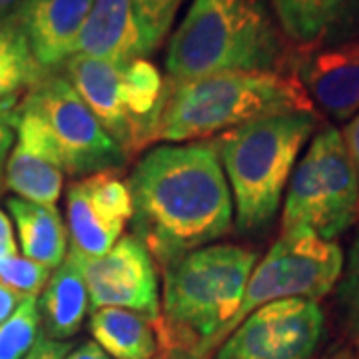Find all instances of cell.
I'll list each match as a JSON object with an SVG mask.
<instances>
[{
  "mask_svg": "<svg viewBox=\"0 0 359 359\" xmlns=\"http://www.w3.org/2000/svg\"><path fill=\"white\" fill-rule=\"evenodd\" d=\"M269 0H194L168 44L172 82L219 72H283L292 62Z\"/></svg>",
  "mask_w": 359,
  "mask_h": 359,
  "instance_id": "3957f363",
  "label": "cell"
},
{
  "mask_svg": "<svg viewBox=\"0 0 359 359\" xmlns=\"http://www.w3.org/2000/svg\"><path fill=\"white\" fill-rule=\"evenodd\" d=\"M257 254L244 245L200 248L164 268L156 320L160 359H210L226 341Z\"/></svg>",
  "mask_w": 359,
  "mask_h": 359,
  "instance_id": "7a4b0ae2",
  "label": "cell"
},
{
  "mask_svg": "<svg viewBox=\"0 0 359 359\" xmlns=\"http://www.w3.org/2000/svg\"><path fill=\"white\" fill-rule=\"evenodd\" d=\"M170 82L162 78L152 62L136 58L122 70V96L128 110L136 150L156 142V130L168 98Z\"/></svg>",
  "mask_w": 359,
  "mask_h": 359,
  "instance_id": "44dd1931",
  "label": "cell"
},
{
  "mask_svg": "<svg viewBox=\"0 0 359 359\" xmlns=\"http://www.w3.org/2000/svg\"><path fill=\"white\" fill-rule=\"evenodd\" d=\"M292 72L325 114L344 122L359 112V36L299 50Z\"/></svg>",
  "mask_w": 359,
  "mask_h": 359,
  "instance_id": "7c38bea8",
  "label": "cell"
},
{
  "mask_svg": "<svg viewBox=\"0 0 359 359\" xmlns=\"http://www.w3.org/2000/svg\"><path fill=\"white\" fill-rule=\"evenodd\" d=\"M344 269V252L335 242L308 231L282 233L264 259L252 269L244 299L228 325V335L271 302L302 297L318 302L334 290Z\"/></svg>",
  "mask_w": 359,
  "mask_h": 359,
  "instance_id": "ba28073f",
  "label": "cell"
},
{
  "mask_svg": "<svg viewBox=\"0 0 359 359\" xmlns=\"http://www.w3.org/2000/svg\"><path fill=\"white\" fill-rule=\"evenodd\" d=\"M72 346L68 341H56L46 335H40L36 346L30 349V353L22 359H65Z\"/></svg>",
  "mask_w": 359,
  "mask_h": 359,
  "instance_id": "83f0119b",
  "label": "cell"
},
{
  "mask_svg": "<svg viewBox=\"0 0 359 359\" xmlns=\"http://www.w3.org/2000/svg\"><path fill=\"white\" fill-rule=\"evenodd\" d=\"M80 262L88 285L90 308H122L148 318H160V290L154 257L140 238L122 236L110 252L84 257L70 250Z\"/></svg>",
  "mask_w": 359,
  "mask_h": 359,
  "instance_id": "30bf717a",
  "label": "cell"
},
{
  "mask_svg": "<svg viewBox=\"0 0 359 359\" xmlns=\"http://www.w3.org/2000/svg\"><path fill=\"white\" fill-rule=\"evenodd\" d=\"M316 128V112H290L224 132L216 140L238 230L259 231L273 222L297 156Z\"/></svg>",
  "mask_w": 359,
  "mask_h": 359,
  "instance_id": "5b68a950",
  "label": "cell"
},
{
  "mask_svg": "<svg viewBox=\"0 0 359 359\" xmlns=\"http://www.w3.org/2000/svg\"><path fill=\"white\" fill-rule=\"evenodd\" d=\"M323 323V311L313 299L271 302L248 316L214 359H313Z\"/></svg>",
  "mask_w": 359,
  "mask_h": 359,
  "instance_id": "9c48e42d",
  "label": "cell"
},
{
  "mask_svg": "<svg viewBox=\"0 0 359 359\" xmlns=\"http://www.w3.org/2000/svg\"><path fill=\"white\" fill-rule=\"evenodd\" d=\"M94 0H25L13 14L44 72L76 54V42Z\"/></svg>",
  "mask_w": 359,
  "mask_h": 359,
  "instance_id": "5bb4252c",
  "label": "cell"
},
{
  "mask_svg": "<svg viewBox=\"0 0 359 359\" xmlns=\"http://www.w3.org/2000/svg\"><path fill=\"white\" fill-rule=\"evenodd\" d=\"M22 2H25V0H0V22H2L4 18L13 16Z\"/></svg>",
  "mask_w": 359,
  "mask_h": 359,
  "instance_id": "d6a6232c",
  "label": "cell"
},
{
  "mask_svg": "<svg viewBox=\"0 0 359 359\" xmlns=\"http://www.w3.org/2000/svg\"><path fill=\"white\" fill-rule=\"evenodd\" d=\"M344 140H346L347 150H349V156L353 160V166L358 170V178H359V112L349 122L347 126L344 128Z\"/></svg>",
  "mask_w": 359,
  "mask_h": 359,
  "instance_id": "4dcf8cb0",
  "label": "cell"
},
{
  "mask_svg": "<svg viewBox=\"0 0 359 359\" xmlns=\"http://www.w3.org/2000/svg\"><path fill=\"white\" fill-rule=\"evenodd\" d=\"M6 208L14 219L25 256L44 268H58L68 256V230L56 205L8 198Z\"/></svg>",
  "mask_w": 359,
  "mask_h": 359,
  "instance_id": "ffe728a7",
  "label": "cell"
},
{
  "mask_svg": "<svg viewBox=\"0 0 359 359\" xmlns=\"http://www.w3.org/2000/svg\"><path fill=\"white\" fill-rule=\"evenodd\" d=\"M18 108L39 116L58 150L65 174L72 178L120 170L128 160L66 76L44 74L26 90Z\"/></svg>",
  "mask_w": 359,
  "mask_h": 359,
  "instance_id": "52a82bcc",
  "label": "cell"
},
{
  "mask_svg": "<svg viewBox=\"0 0 359 359\" xmlns=\"http://www.w3.org/2000/svg\"><path fill=\"white\" fill-rule=\"evenodd\" d=\"M156 320L130 309L100 308L92 311L90 334L112 359H160Z\"/></svg>",
  "mask_w": 359,
  "mask_h": 359,
  "instance_id": "d6986e66",
  "label": "cell"
},
{
  "mask_svg": "<svg viewBox=\"0 0 359 359\" xmlns=\"http://www.w3.org/2000/svg\"><path fill=\"white\" fill-rule=\"evenodd\" d=\"M283 36L299 50L337 39L355 20L359 0H269Z\"/></svg>",
  "mask_w": 359,
  "mask_h": 359,
  "instance_id": "e0dca14e",
  "label": "cell"
},
{
  "mask_svg": "<svg viewBox=\"0 0 359 359\" xmlns=\"http://www.w3.org/2000/svg\"><path fill=\"white\" fill-rule=\"evenodd\" d=\"M65 359H112L96 341H84L68 351Z\"/></svg>",
  "mask_w": 359,
  "mask_h": 359,
  "instance_id": "1f68e13d",
  "label": "cell"
},
{
  "mask_svg": "<svg viewBox=\"0 0 359 359\" xmlns=\"http://www.w3.org/2000/svg\"><path fill=\"white\" fill-rule=\"evenodd\" d=\"M22 299H25V295L8 287L4 282H0V323L13 316L14 309L18 308V304Z\"/></svg>",
  "mask_w": 359,
  "mask_h": 359,
  "instance_id": "f546056e",
  "label": "cell"
},
{
  "mask_svg": "<svg viewBox=\"0 0 359 359\" xmlns=\"http://www.w3.org/2000/svg\"><path fill=\"white\" fill-rule=\"evenodd\" d=\"M88 285L78 257L70 252L66 259L50 273L39 299L40 321L46 337L66 341L80 332L88 313Z\"/></svg>",
  "mask_w": 359,
  "mask_h": 359,
  "instance_id": "ac0fdd59",
  "label": "cell"
},
{
  "mask_svg": "<svg viewBox=\"0 0 359 359\" xmlns=\"http://www.w3.org/2000/svg\"><path fill=\"white\" fill-rule=\"evenodd\" d=\"M359 219V178L339 130L323 128L292 172L282 233L308 231L334 242Z\"/></svg>",
  "mask_w": 359,
  "mask_h": 359,
  "instance_id": "8992f818",
  "label": "cell"
},
{
  "mask_svg": "<svg viewBox=\"0 0 359 359\" xmlns=\"http://www.w3.org/2000/svg\"><path fill=\"white\" fill-rule=\"evenodd\" d=\"M48 74L34 60L28 40L14 16L0 22V104L22 98L40 78Z\"/></svg>",
  "mask_w": 359,
  "mask_h": 359,
  "instance_id": "7402d4cb",
  "label": "cell"
},
{
  "mask_svg": "<svg viewBox=\"0 0 359 359\" xmlns=\"http://www.w3.org/2000/svg\"><path fill=\"white\" fill-rule=\"evenodd\" d=\"M290 112H313V102L294 72L236 70L170 82L156 142H202Z\"/></svg>",
  "mask_w": 359,
  "mask_h": 359,
  "instance_id": "277c9868",
  "label": "cell"
},
{
  "mask_svg": "<svg viewBox=\"0 0 359 359\" xmlns=\"http://www.w3.org/2000/svg\"><path fill=\"white\" fill-rule=\"evenodd\" d=\"M134 236L166 268L231 230V192L216 142L158 146L128 180Z\"/></svg>",
  "mask_w": 359,
  "mask_h": 359,
  "instance_id": "6da1fadb",
  "label": "cell"
},
{
  "mask_svg": "<svg viewBox=\"0 0 359 359\" xmlns=\"http://www.w3.org/2000/svg\"><path fill=\"white\" fill-rule=\"evenodd\" d=\"M339 321L351 347L359 349V230L347 252V262L337 282Z\"/></svg>",
  "mask_w": 359,
  "mask_h": 359,
  "instance_id": "cb8c5ba5",
  "label": "cell"
},
{
  "mask_svg": "<svg viewBox=\"0 0 359 359\" xmlns=\"http://www.w3.org/2000/svg\"><path fill=\"white\" fill-rule=\"evenodd\" d=\"M62 68L78 96L130 158L132 152H136V134L122 96V70L84 54H74Z\"/></svg>",
  "mask_w": 359,
  "mask_h": 359,
  "instance_id": "9a60e30c",
  "label": "cell"
},
{
  "mask_svg": "<svg viewBox=\"0 0 359 359\" xmlns=\"http://www.w3.org/2000/svg\"><path fill=\"white\" fill-rule=\"evenodd\" d=\"M40 335L39 299L25 295L13 316L0 323V359L26 358Z\"/></svg>",
  "mask_w": 359,
  "mask_h": 359,
  "instance_id": "603a6c76",
  "label": "cell"
},
{
  "mask_svg": "<svg viewBox=\"0 0 359 359\" xmlns=\"http://www.w3.org/2000/svg\"><path fill=\"white\" fill-rule=\"evenodd\" d=\"M50 280V269L22 256H8L0 259V282L22 295H39Z\"/></svg>",
  "mask_w": 359,
  "mask_h": 359,
  "instance_id": "484cf974",
  "label": "cell"
},
{
  "mask_svg": "<svg viewBox=\"0 0 359 359\" xmlns=\"http://www.w3.org/2000/svg\"><path fill=\"white\" fill-rule=\"evenodd\" d=\"M16 254H18V244H16L13 222L0 210V259Z\"/></svg>",
  "mask_w": 359,
  "mask_h": 359,
  "instance_id": "f1b7e54d",
  "label": "cell"
},
{
  "mask_svg": "<svg viewBox=\"0 0 359 359\" xmlns=\"http://www.w3.org/2000/svg\"><path fill=\"white\" fill-rule=\"evenodd\" d=\"M321 359H359V349H355V347H344V349H337V351H332V353L323 355Z\"/></svg>",
  "mask_w": 359,
  "mask_h": 359,
  "instance_id": "836d02e7",
  "label": "cell"
},
{
  "mask_svg": "<svg viewBox=\"0 0 359 359\" xmlns=\"http://www.w3.org/2000/svg\"><path fill=\"white\" fill-rule=\"evenodd\" d=\"M76 54L100 58L120 70L142 58L146 52L132 0H94L78 36Z\"/></svg>",
  "mask_w": 359,
  "mask_h": 359,
  "instance_id": "2e32d148",
  "label": "cell"
},
{
  "mask_svg": "<svg viewBox=\"0 0 359 359\" xmlns=\"http://www.w3.org/2000/svg\"><path fill=\"white\" fill-rule=\"evenodd\" d=\"M2 188L20 200L56 205L65 188V168L39 116L18 108L16 142L6 160Z\"/></svg>",
  "mask_w": 359,
  "mask_h": 359,
  "instance_id": "4fadbf2b",
  "label": "cell"
},
{
  "mask_svg": "<svg viewBox=\"0 0 359 359\" xmlns=\"http://www.w3.org/2000/svg\"><path fill=\"white\" fill-rule=\"evenodd\" d=\"M18 102L20 98H13L0 104V186L6 160L13 152L14 142H16V124H18Z\"/></svg>",
  "mask_w": 359,
  "mask_h": 359,
  "instance_id": "4316f807",
  "label": "cell"
},
{
  "mask_svg": "<svg viewBox=\"0 0 359 359\" xmlns=\"http://www.w3.org/2000/svg\"><path fill=\"white\" fill-rule=\"evenodd\" d=\"M144 52L156 50L172 28L182 0H132Z\"/></svg>",
  "mask_w": 359,
  "mask_h": 359,
  "instance_id": "d4e9b609",
  "label": "cell"
},
{
  "mask_svg": "<svg viewBox=\"0 0 359 359\" xmlns=\"http://www.w3.org/2000/svg\"><path fill=\"white\" fill-rule=\"evenodd\" d=\"M134 216L128 182L118 170L74 180L66 190V230L76 254L100 257L112 250Z\"/></svg>",
  "mask_w": 359,
  "mask_h": 359,
  "instance_id": "8fae6325",
  "label": "cell"
}]
</instances>
